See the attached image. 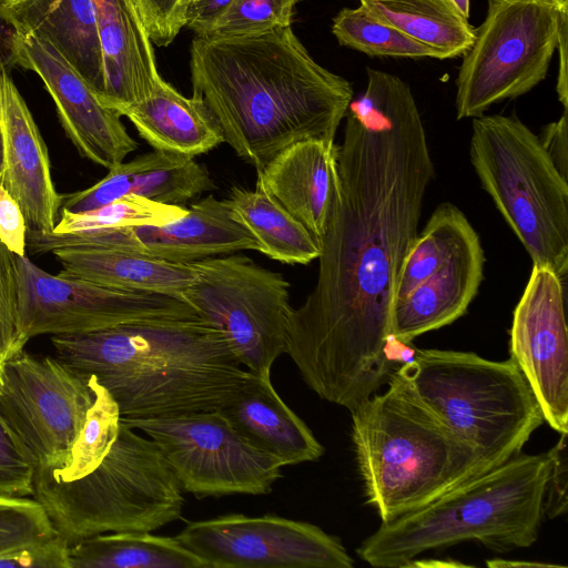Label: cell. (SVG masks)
<instances>
[{
	"label": "cell",
	"mask_w": 568,
	"mask_h": 568,
	"mask_svg": "<svg viewBox=\"0 0 568 568\" xmlns=\"http://www.w3.org/2000/svg\"><path fill=\"white\" fill-rule=\"evenodd\" d=\"M215 187L206 168L194 158L153 150L110 169L88 189L63 194L61 210L90 211L130 195L181 205Z\"/></svg>",
	"instance_id": "obj_20"
},
{
	"label": "cell",
	"mask_w": 568,
	"mask_h": 568,
	"mask_svg": "<svg viewBox=\"0 0 568 568\" xmlns=\"http://www.w3.org/2000/svg\"><path fill=\"white\" fill-rule=\"evenodd\" d=\"M510 359L530 386L556 432L568 433V331L562 278L532 265L515 307L509 332Z\"/></svg>",
	"instance_id": "obj_16"
},
{
	"label": "cell",
	"mask_w": 568,
	"mask_h": 568,
	"mask_svg": "<svg viewBox=\"0 0 568 568\" xmlns=\"http://www.w3.org/2000/svg\"><path fill=\"white\" fill-rule=\"evenodd\" d=\"M554 165L568 180V118L564 110L559 120L547 124L538 136Z\"/></svg>",
	"instance_id": "obj_42"
},
{
	"label": "cell",
	"mask_w": 568,
	"mask_h": 568,
	"mask_svg": "<svg viewBox=\"0 0 568 568\" xmlns=\"http://www.w3.org/2000/svg\"><path fill=\"white\" fill-rule=\"evenodd\" d=\"M0 242L16 255H27V225L23 213L1 182Z\"/></svg>",
	"instance_id": "obj_41"
},
{
	"label": "cell",
	"mask_w": 568,
	"mask_h": 568,
	"mask_svg": "<svg viewBox=\"0 0 568 568\" xmlns=\"http://www.w3.org/2000/svg\"><path fill=\"white\" fill-rule=\"evenodd\" d=\"M484 251L474 232L440 268L402 297L395 298L390 335L410 343L463 316L484 277Z\"/></svg>",
	"instance_id": "obj_22"
},
{
	"label": "cell",
	"mask_w": 568,
	"mask_h": 568,
	"mask_svg": "<svg viewBox=\"0 0 568 568\" xmlns=\"http://www.w3.org/2000/svg\"><path fill=\"white\" fill-rule=\"evenodd\" d=\"M163 224L98 229L73 233L28 232L27 248L34 254L57 248H114L154 258L193 263L244 250L257 251L253 235L239 223L225 200L209 195Z\"/></svg>",
	"instance_id": "obj_15"
},
{
	"label": "cell",
	"mask_w": 568,
	"mask_h": 568,
	"mask_svg": "<svg viewBox=\"0 0 568 568\" xmlns=\"http://www.w3.org/2000/svg\"><path fill=\"white\" fill-rule=\"evenodd\" d=\"M88 379L94 400L70 448L68 464L54 473L45 470L59 481H73L93 471L106 456L119 433L121 414L116 402L93 375H89Z\"/></svg>",
	"instance_id": "obj_31"
},
{
	"label": "cell",
	"mask_w": 568,
	"mask_h": 568,
	"mask_svg": "<svg viewBox=\"0 0 568 568\" xmlns=\"http://www.w3.org/2000/svg\"><path fill=\"white\" fill-rule=\"evenodd\" d=\"M476 232L465 214L452 203H443L417 234L400 270L395 298L402 297L440 268L458 247Z\"/></svg>",
	"instance_id": "obj_30"
},
{
	"label": "cell",
	"mask_w": 568,
	"mask_h": 568,
	"mask_svg": "<svg viewBox=\"0 0 568 568\" xmlns=\"http://www.w3.org/2000/svg\"><path fill=\"white\" fill-rule=\"evenodd\" d=\"M51 253L61 265L58 275L124 291L159 293L183 300V293L196 280L191 263L168 262L131 251L57 248Z\"/></svg>",
	"instance_id": "obj_26"
},
{
	"label": "cell",
	"mask_w": 568,
	"mask_h": 568,
	"mask_svg": "<svg viewBox=\"0 0 568 568\" xmlns=\"http://www.w3.org/2000/svg\"><path fill=\"white\" fill-rule=\"evenodd\" d=\"M486 565L491 568H510V567H558V565L544 564L537 561H515L509 559H491Z\"/></svg>",
	"instance_id": "obj_47"
},
{
	"label": "cell",
	"mask_w": 568,
	"mask_h": 568,
	"mask_svg": "<svg viewBox=\"0 0 568 568\" xmlns=\"http://www.w3.org/2000/svg\"><path fill=\"white\" fill-rule=\"evenodd\" d=\"M59 534L39 500L0 497V552Z\"/></svg>",
	"instance_id": "obj_35"
},
{
	"label": "cell",
	"mask_w": 568,
	"mask_h": 568,
	"mask_svg": "<svg viewBox=\"0 0 568 568\" xmlns=\"http://www.w3.org/2000/svg\"><path fill=\"white\" fill-rule=\"evenodd\" d=\"M4 385V364L0 363V395L2 393Z\"/></svg>",
	"instance_id": "obj_50"
},
{
	"label": "cell",
	"mask_w": 568,
	"mask_h": 568,
	"mask_svg": "<svg viewBox=\"0 0 568 568\" xmlns=\"http://www.w3.org/2000/svg\"><path fill=\"white\" fill-rule=\"evenodd\" d=\"M186 207L130 195L94 210L72 213L61 210L52 232L73 233L106 227L163 224L182 216Z\"/></svg>",
	"instance_id": "obj_34"
},
{
	"label": "cell",
	"mask_w": 568,
	"mask_h": 568,
	"mask_svg": "<svg viewBox=\"0 0 568 568\" xmlns=\"http://www.w3.org/2000/svg\"><path fill=\"white\" fill-rule=\"evenodd\" d=\"M50 341L58 359L109 390L121 418L216 410L247 376L223 332L201 316L133 322Z\"/></svg>",
	"instance_id": "obj_3"
},
{
	"label": "cell",
	"mask_w": 568,
	"mask_h": 568,
	"mask_svg": "<svg viewBox=\"0 0 568 568\" xmlns=\"http://www.w3.org/2000/svg\"><path fill=\"white\" fill-rule=\"evenodd\" d=\"M104 69L101 102L119 110L148 98L158 72L152 41L133 0H95Z\"/></svg>",
	"instance_id": "obj_24"
},
{
	"label": "cell",
	"mask_w": 568,
	"mask_h": 568,
	"mask_svg": "<svg viewBox=\"0 0 568 568\" xmlns=\"http://www.w3.org/2000/svg\"><path fill=\"white\" fill-rule=\"evenodd\" d=\"M559 22L551 0H488L458 71L457 119L480 116L541 82L557 50Z\"/></svg>",
	"instance_id": "obj_9"
},
{
	"label": "cell",
	"mask_w": 568,
	"mask_h": 568,
	"mask_svg": "<svg viewBox=\"0 0 568 568\" xmlns=\"http://www.w3.org/2000/svg\"><path fill=\"white\" fill-rule=\"evenodd\" d=\"M205 568H352L338 538L275 515L229 514L190 521L175 536Z\"/></svg>",
	"instance_id": "obj_14"
},
{
	"label": "cell",
	"mask_w": 568,
	"mask_h": 568,
	"mask_svg": "<svg viewBox=\"0 0 568 568\" xmlns=\"http://www.w3.org/2000/svg\"><path fill=\"white\" fill-rule=\"evenodd\" d=\"M387 388L351 412L367 503L382 523L480 475L475 454L393 373Z\"/></svg>",
	"instance_id": "obj_5"
},
{
	"label": "cell",
	"mask_w": 568,
	"mask_h": 568,
	"mask_svg": "<svg viewBox=\"0 0 568 568\" xmlns=\"http://www.w3.org/2000/svg\"><path fill=\"white\" fill-rule=\"evenodd\" d=\"M1 173H2V134H1V126H0V180H1Z\"/></svg>",
	"instance_id": "obj_51"
},
{
	"label": "cell",
	"mask_w": 568,
	"mask_h": 568,
	"mask_svg": "<svg viewBox=\"0 0 568 568\" xmlns=\"http://www.w3.org/2000/svg\"><path fill=\"white\" fill-rule=\"evenodd\" d=\"M190 53L193 94L206 103L224 142L256 171L295 142H334L353 100L351 83L318 64L292 27L194 37Z\"/></svg>",
	"instance_id": "obj_2"
},
{
	"label": "cell",
	"mask_w": 568,
	"mask_h": 568,
	"mask_svg": "<svg viewBox=\"0 0 568 568\" xmlns=\"http://www.w3.org/2000/svg\"><path fill=\"white\" fill-rule=\"evenodd\" d=\"M161 449L182 490L197 498L265 495L283 463L250 444L217 410L121 418Z\"/></svg>",
	"instance_id": "obj_11"
},
{
	"label": "cell",
	"mask_w": 568,
	"mask_h": 568,
	"mask_svg": "<svg viewBox=\"0 0 568 568\" xmlns=\"http://www.w3.org/2000/svg\"><path fill=\"white\" fill-rule=\"evenodd\" d=\"M338 145L339 194L317 282L294 308L286 353L306 385L349 412L387 385L390 317L435 168L409 85L367 68Z\"/></svg>",
	"instance_id": "obj_1"
},
{
	"label": "cell",
	"mask_w": 568,
	"mask_h": 568,
	"mask_svg": "<svg viewBox=\"0 0 568 568\" xmlns=\"http://www.w3.org/2000/svg\"><path fill=\"white\" fill-rule=\"evenodd\" d=\"M394 373L475 454L480 475L518 456L545 422L510 358L416 348Z\"/></svg>",
	"instance_id": "obj_6"
},
{
	"label": "cell",
	"mask_w": 568,
	"mask_h": 568,
	"mask_svg": "<svg viewBox=\"0 0 568 568\" xmlns=\"http://www.w3.org/2000/svg\"><path fill=\"white\" fill-rule=\"evenodd\" d=\"M17 64L41 78L67 136L81 156L110 170L138 149L121 115L99 100L49 42L17 33Z\"/></svg>",
	"instance_id": "obj_17"
},
{
	"label": "cell",
	"mask_w": 568,
	"mask_h": 568,
	"mask_svg": "<svg viewBox=\"0 0 568 568\" xmlns=\"http://www.w3.org/2000/svg\"><path fill=\"white\" fill-rule=\"evenodd\" d=\"M300 0H232L220 13L191 30L204 39L255 36L292 26Z\"/></svg>",
	"instance_id": "obj_33"
},
{
	"label": "cell",
	"mask_w": 568,
	"mask_h": 568,
	"mask_svg": "<svg viewBox=\"0 0 568 568\" xmlns=\"http://www.w3.org/2000/svg\"><path fill=\"white\" fill-rule=\"evenodd\" d=\"M191 265L196 280L182 298L223 332L246 371L271 377L274 362L287 351L290 283L237 252Z\"/></svg>",
	"instance_id": "obj_10"
},
{
	"label": "cell",
	"mask_w": 568,
	"mask_h": 568,
	"mask_svg": "<svg viewBox=\"0 0 568 568\" xmlns=\"http://www.w3.org/2000/svg\"><path fill=\"white\" fill-rule=\"evenodd\" d=\"M458 12L466 19L469 18V0H449Z\"/></svg>",
	"instance_id": "obj_48"
},
{
	"label": "cell",
	"mask_w": 568,
	"mask_h": 568,
	"mask_svg": "<svg viewBox=\"0 0 568 568\" xmlns=\"http://www.w3.org/2000/svg\"><path fill=\"white\" fill-rule=\"evenodd\" d=\"M549 471L545 454H524L450 489L427 505L384 521L356 549L378 568H404L419 555L476 540L491 551L531 546L544 519Z\"/></svg>",
	"instance_id": "obj_4"
},
{
	"label": "cell",
	"mask_w": 568,
	"mask_h": 568,
	"mask_svg": "<svg viewBox=\"0 0 568 568\" xmlns=\"http://www.w3.org/2000/svg\"><path fill=\"white\" fill-rule=\"evenodd\" d=\"M183 490L159 446L122 422L101 464L73 480L37 468L33 497L73 544L113 531H154L181 518Z\"/></svg>",
	"instance_id": "obj_7"
},
{
	"label": "cell",
	"mask_w": 568,
	"mask_h": 568,
	"mask_svg": "<svg viewBox=\"0 0 568 568\" xmlns=\"http://www.w3.org/2000/svg\"><path fill=\"white\" fill-rule=\"evenodd\" d=\"M185 1H186L187 7H189L190 4H192V3H194V2H196L199 0H185Z\"/></svg>",
	"instance_id": "obj_52"
},
{
	"label": "cell",
	"mask_w": 568,
	"mask_h": 568,
	"mask_svg": "<svg viewBox=\"0 0 568 568\" xmlns=\"http://www.w3.org/2000/svg\"><path fill=\"white\" fill-rule=\"evenodd\" d=\"M0 182L20 206L28 232H52L63 194L54 186L45 142L6 68L0 69Z\"/></svg>",
	"instance_id": "obj_18"
},
{
	"label": "cell",
	"mask_w": 568,
	"mask_h": 568,
	"mask_svg": "<svg viewBox=\"0 0 568 568\" xmlns=\"http://www.w3.org/2000/svg\"><path fill=\"white\" fill-rule=\"evenodd\" d=\"M256 173L255 186L275 199L318 242L339 194L338 145L321 140L295 142Z\"/></svg>",
	"instance_id": "obj_19"
},
{
	"label": "cell",
	"mask_w": 568,
	"mask_h": 568,
	"mask_svg": "<svg viewBox=\"0 0 568 568\" xmlns=\"http://www.w3.org/2000/svg\"><path fill=\"white\" fill-rule=\"evenodd\" d=\"M154 150L194 158L224 142L204 100L186 98L161 77L145 99L119 110Z\"/></svg>",
	"instance_id": "obj_25"
},
{
	"label": "cell",
	"mask_w": 568,
	"mask_h": 568,
	"mask_svg": "<svg viewBox=\"0 0 568 568\" xmlns=\"http://www.w3.org/2000/svg\"><path fill=\"white\" fill-rule=\"evenodd\" d=\"M152 43L166 47L187 23L185 0H133Z\"/></svg>",
	"instance_id": "obj_39"
},
{
	"label": "cell",
	"mask_w": 568,
	"mask_h": 568,
	"mask_svg": "<svg viewBox=\"0 0 568 568\" xmlns=\"http://www.w3.org/2000/svg\"><path fill=\"white\" fill-rule=\"evenodd\" d=\"M71 544L60 534L0 552V568H71Z\"/></svg>",
	"instance_id": "obj_38"
},
{
	"label": "cell",
	"mask_w": 568,
	"mask_h": 568,
	"mask_svg": "<svg viewBox=\"0 0 568 568\" xmlns=\"http://www.w3.org/2000/svg\"><path fill=\"white\" fill-rule=\"evenodd\" d=\"M232 0H199L187 7L186 27H193L209 21L220 13Z\"/></svg>",
	"instance_id": "obj_45"
},
{
	"label": "cell",
	"mask_w": 568,
	"mask_h": 568,
	"mask_svg": "<svg viewBox=\"0 0 568 568\" xmlns=\"http://www.w3.org/2000/svg\"><path fill=\"white\" fill-rule=\"evenodd\" d=\"M557 49L559 52V69L557 93L564 110L568 108V10L560 11L559 34Z\"/></svg>",
	"instance_id": "obj_43"
},
{
	"label": "cell",
	"mask_w": 568,
	"mask_h": 568,
	"mask_svg": "<svg viewBox=\"0 0 568 568\" xmlns=\"http://www.w3.org/2000/svg\"><path fill=\"white\" fill-rule=\"evenodd\" d=\"M0 0V69H11L17 64V31L2 12Z\"/></svg>",
	"instance_id": "obj_44"
},
{
	"label": "cell",
	"mask_w": 568,
	"mask_h": 568,
	"mask_svg": "<svg viewBox=\"0 0 568 568\" xmlns=\"http://www.w3.org/2000/svg\"><path fill=\"white\" fill-rule=\"evenodd\" d=\"M37 463L0 417V497H33Z\"/></svg>",
	"instance_id": "obj_36"
},
{
	"label": "cell",
	"mask_w": 568,
	"mask_h": 568,
	"mask_svg": "<svg viewBox=\"0 0 568 568\" xmlns=\"http://www.w3.org/2000/svg\"><path fill=\"white\" fill-rule=\"evenodd\" d=\"M225 201L234 219L255 239L257 251L267 257L294 265L320 256L315 236L262 189L234 186Z\"/></svg>",
	"instance_id": "obj_27"
},
{
	"label": "cell",
	"mask_w": 568,
	"mask_h": 568,
	"mask_svg": "<svg viewBox=\"0 0 568 568\" xmlns=\"http://www.w3.org/2000/svg\"><path fill=\"white\" fill-rule=\"evenodd\" d=\"M372 16L438 52L440 60L463 55L476 29L449 0H359Z\"/></svg>",
	"instance_id": "obj_29"
},
{
	"label": "cell",
	"mask_w": 568,
	"mask_h": 568,
	"mask_svg": "<svg viewBox=\"0 0 568 568\" xmlns=\"http://www.w3.org/2000/svg\"><path fill=\"white\" fill-rule=\"evenodd\" d=\"M567 435L560 433L557 443L547 452L549 471L544 496V516L554 519L567 513L568 459Z\"/></svg>",
	"instance_id": "obj_40"
},
{
	"label": "cell",
	"mask_w": 568,
	"mask_h": 568,
	"mask_svg": "<svg viewBox=\"0 0 568 568\" xmlns=\"http://www.w3.org/2000/svg\"><path fill=\"white\" fill-rule=\"evenodd\" d=\"M2 12L18 34L49 42L102 100L105 82L95 0H3Z\"/></svg>",
	"instance_id": "obj_21"
},
{
	"label": "cell",
	"mask_w": 568,
	"mask_h": 568,
	"mask_svg": "<svg viewBox=\"0 0 568 568\" xmlns=\"http://www.w3.org/2000/svg\"><path fill=\"white\" fill-rule=\"evenodd\" d=\"M442 568V567H469L464 562L453 560V559H414L408 562L404 568Z\"/></svg>",
	"instance_id": "obj_46"
},
{
	"label": "cell",
	"mask_w": 568,
	"mask_h": 568,
	"mask_svg": "<svg viewBox=\"0 0 568 568\" xmlns=\"http://www.w3.org/2000/svg\"><path fill=\"white\" fill-rule=\"evenodd\" d=\"M216 410L250 444L284 466L315 462L324 454L308 426L280 397L271 377L247 371L243 383Z\"/></svg>",
	"instance_id": "obj_23"
},
{
	"label": "cell",
	"mask_w": 568,
	"mask_h": 568,
	"mask_svg": "<svg viewBox=\"0 0 568 568\" xmlns=\"http://www.w3.org/2000/svg\"><path fill=\"white\" fill-rule=\"evenodd\" d=\"M71 568H205L175 537L151 531H113L70 546Z\"/></svg>",
	"instance_id": "obj_28"
},
{
	"label": "cell",
	"mask_w": 568,
	"mask_h": 568,
	"mask_svg": "<svg viewBox=\"0 0 568 568\" xmlns=\"http://www.w3.org/2000/svg\"><path fill=\"white\" fill-rule=\"evenodd\" d=\"M559 11L568 10V0H551Z\"/></svg>",
	"instance_id": "obj_49"
},
{
	"label": "cell",
	"mask_w": 568,
	"mask_h": 568,
	"mask_svg": "<svg viewBox=\"0 0 568 568\" xmlns=\"http://www.w3.org/2000/svg\"><path fill=\"white\" fill-rule=\"evenodd\" d=\"M469 154L484 190L534 265L568 271V180L516 115L473 119Z\"/></svg>",
	"instance_id": "obj_8"
},
{
	"label": "cell",
	"mask_w": 568,
	"mask_h": 568,
	"mask_svg": "<svg viewBox=\"0 0 568 568\" xmlns=\"http://www.w3.org/2000/svg\"><path fill=\"white\" fill-rule=\"evenodd\" d=\"M18 326L22 343L39 335L80 334L121 324L200 315L185 301L52 275L16 255Z\"/></svg>",
	"instance_id": "obj_12"
},
{
	"label": "cell",
	"mask_w": 568,
	"mask_h": 568,
	"mask_svg": "<svg viewBox=\"0 0 568 568\" xmlns=\"http://www.w3.org/2000/svg\"><path fill=\"white\" fill-rule=\"evenodd\" d=\"M18 326L16 254L0 242V363L23 351Z\"/></svg>",
	"instance_id": "obj_37"
},
{
	"label": "cell",
	"mask_w": 568,
	"mask_h": 568,
	"mask_svg": "<svg viewBox=\"0 0 568 568\" xmlns=\"http://www.w3.org/2000/svg\"><path fill=\"white\" fill-rule=\"evenodd\" d=\"M94 400L88 376L57 357L24 351L4 363L0 417L28 447L37 468L58 471Z\"/></svg>",
	"instance_id": "obj_13"
},
{
	"label": "cell",
	"mask_w": 568,
	"mask_h": 568,
	"mask_svg": "<svg viewBox=\"0 0 568 568\" xmlns=\"http://www.w3.org/2000/svg\"><path fill=\"white\" fill-rule=\"evenodd\" d=\"M332 32L341 45L367 55L440 60L438 52L378 20L362 6L342 9L333 19Z\"/></svg>",
	"instance_id": "obj_32"
}]
</instances>
